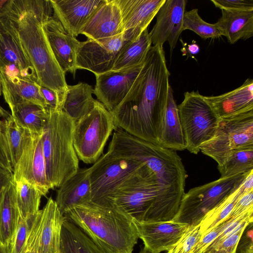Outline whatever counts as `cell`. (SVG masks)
Masks as SVG:
<instances>
[{
    "label": "cell",
    "instance_id": "cell-1",
    "mask_svg": "<svg viewBox=\"0 0 253 253\" xmlns=\"http://www.w3.org/2000/svg\"><path fill=\"white\" fill-rule=\"evenodd\" d=\"M169 76L163 46H151L129 91L111 112L116 127L159 145Z\"/></svg>",
    "mask_w": 253,
    "mask_h": 253
},
{
    "label": "cell",
    "instance_id": "cell-2",
    "mask_svg": "<svg viewBox=\"0 0 253 253\" xmlns=\"http://www.w3.org/2000/svg\"><path fill=\"white\" fill-rule=\"evenodd\" d=\"M7 16L16 24L38 84L56 91L63 108L68 86L65 73L56 61L42 26L46 19L53 16L50 0H12Z\"/></svg>",
    "mask_w": 253,
    "mask_h": 253
},
{
    "label": "cell",
    "instance_id": "cell-3",
    "mask_svg": "<svg viewBox=\"0 0 253 253\" xmlns=\"http://www.w3.org/2000/svg\"><path fill=\"white\" fill-rule=\"evenodd\" d=\"M180 204L144 162L116 189L109 200V207H115L139 222L173 220Z\"/></svg>",
    "mask_w": 253,
    "mask_h": 253
},
{
    "label": "cell",
    "instance_id": "cell-4",
    "mask_svg": "<svg viewBox=\"0 0 253 253\" xmlns=\"http://www.w3.org/2000/svg\"><path fill=\"white\" fill-rule=\"evenodd\" d=\"M64 216L77 225L104 253H132L138 236L132 219L115 207L92 203L75 206Z\"/></svg>",
    "mask_w": 253,
    "mask_h": 253
},
{
    "label": "cell",
    "instance_id": "cell-5",
    "mask_svg": "<svg viewBox=\"0 0 253 253\" xmlns=\"http://www.w3.org/2000/svg\"><path fill=\"white\" fill-rule=\"evenodd\" d=\"M107 151L144 162L169 192L181 202L185 194L187 175L182 160L175 151L142 140L117 128L114 130Z\"/></svg>",
    "mask_w": 253,
    "mask_h": 253
},
{
    "label": "cell",
    "instance_id": "cell-6",
    "mask_svg": "<svg viewBox=\"0 0 253 253\" xmlns=\"http://www.w3.org/2000/svg\"><path fill=\"white\" fill-rule=\"evenodd\" d=\"M48 111L42 139L47 178L54 189L74 175L79 165L73 145L75 122L63 111Z\"/></svg>",
    "mask_w": 253,
    "mask_h": 253
},
{
    "label": "cell",
    "instance_id": "cell-7",
    "mask_svg": "<svg viewBox=\"0 0 253 253\" xmlns=\"http://www.w3.org/2000/svg\"><path fill=\"white\" fill-rule=\"evenodd\" d=\"M116 128L111 112L96 100L93 108L75 122L73 145L79 160L85 164L94 163L103 154Z\"/></svg>",
    "mask_w": 253,
    "mask_h": 253
},
{
    "label": "cell",
    "instance_id": "cell-8",
    "mask_svg": "<svg viewBox=\"0 0 253 253\" xmlns=\"http://www.w3.org/2000/svg\"><path fill=\"white\" fill-rule=\"evenodd\" d=\"M177 109L186 149L197 154L201 145L214 136L219 118L198 91L185 92Z\"/></svg>",
    "mask_w": 253,
    "mask_h": 253
},
{
    "label": "cell",
    "instance_id": "cell-9",
    "mask_svg": "<svg viewBox=\"0 0 253 253\" xmlns=\"http://www.w3.org/2000/svg\"><path fill=\"white\" fill-rule=\"evenodd\" d=\"M249 172L220 177L190 189L185 193L173 220L189 226L200 224L208 212L240 187Z\"/></svg>",
    "mask_w": 253,
    "mask_h": 253
},
{
    "label": "cell",
    "instance_id": "cell-10",
    "mask_svg": "<svg viewBox=\"0 0 253 253\" xmlns=\"http://www.w3.org/2000/svg\"><path fill=\"white\" fill-rule=\"evenodd\" d=\"M143 164L134 158L113 154L108 151L89 167L91 187V203L109 207V200L116 189Z\"/></svg>",
    "mask_w": 253,
    "mask_h": 253
},
{
    "label": "cell",
    "instance_id": "cell-11",
    "mask_svg": "<svg viewBox=\"0 0 253 253\" xmlns=\"http://www.w3.org/2000/svg\"><path fill=\"white\" fill-rule=\"evenodd\" d=\"M235 149H253V110L219 119L214 136L200 147L202 153L217 164L228 152Z\"/></svg>",
    "mask_w": 253,
    "mask_h": 253
},
{
    "label": "cell",
    "instance_id": "cell-12",
    "mask_svg": "<svg viewBox=\"0 0 253 253\" xmlns=\"http://www.w3.org/2000/svg\"><path fill=\"white\" fill-rule=\"evenodd\" d=\"M126 41L124 33L98 40L80 42L76 54V67L95 76L112 70L118 54Z\"/></svg>",
    "mask_w": 253,
    "mask_h": 253
},
{
    "label": "cell",
    "instance_id": "cell-13",
    "mask_svg": "<svg viewBox=\"0 0 253 253\" xmlns=\"http://www.w3.org/2000/svg\"><path fill=\"white\" fill-rule=\"evenodd\" d=\"M42 136L33 135L12 172L14 181L23 180L33 184L45 196L52 187L47 178Z\"/></svg>",
    "mask_w": 253,
    "mask_h": 253
},
{
    "label": "cell",
    "instance_id": "cell-14",
    "mask_svg": "<svg viewBox=\"0 0 253 253\" xmlns=\"http://www.w3.org/2000/svg\"><path fill=\"white\" fill-rule=\"evenodd\" d=\"M143 64L95 76L93 93L110 112L113 111L126 97Z\"/></svg>",
    "mask_w": 253,
    "mask_h": 253
},
{
    "label": "cell",
    "instance_id": "cell-15",
    "mask_svg": "<svg viewBox=\"0 0 253 253\" xmlns=\"http://www.w3.org/2000/svg\"><path fill=\"white\" fill-rule=\"evenodd\" d=\"M17 68L25 78L37 82L35 71L22 45L14 21L6 16L0 18V69Z\"/></svg>",
    "mask_w": 253,
    "mask_h": 253
},
{
    "label": "cell",
    "instance_id": "cell-16",
    "mask_svg": "<svg viewBox=\"0 0 253 253\" xmlns=\"http://www.w3.org/2000/svg\"><path fill=\"white\" fill-rule=\"evenodd\" d=\"M187 2L185 0H165L156 15V22L149 33L152 44L163 46L164 43L168 42L170 51L172 52L183 32Z\"/></svg>",
    "mask_w": 253,
    "mask_h": 253
},
{
    "label": "cell",
    "instance_id": "cell-17",
    "mask_svg": "<svg viewBox=\"0 0 253 253\" xmlns=\"http://www.w3.org/2000/svg\"><path fill=\"white\" fill-rule=\"evenodd\" d=\"M138 238L152 253L169 251L181 238L189 226L174 220L139 222L133 220Z\"/></svg>",
    "mask_w": 253,
    "mask_h": 253
},
{
    "label": "cell",
    "instance_id": "cell-18",
    "mask_svg": "<svg viewBox=\"0 0 253 253\" xmlns=\"http://www.w3.org/2000/svg\"><path fill=\"white\" fill-rule=\"evenodd\" d=\"M166 0H116L121 12L126 41L137 38L156 16Z\"/></svg>",
    "mask_w": 253,
    "mask_h": 253
},
{
    "label": "cell",
    "instance_id": "cell-19",
    "mask_svg": "<svg viewBox=\"0 0 253 253\" xmlns=\"http://www.w3.org/2000/svg\"><path fill=\"white\" fill-rule=\"evenodd\" d=\"M43 29L58 65L66 73L75 77L76 71V54L79 41L68 33L53 16L46 19Z\"/></svg>",
    "mask_w": 253,
    "mask_h": 253
},
{
    "label": "cell",
    "instance_id": "cell-20",
    "mask_svg": "<svg viewBox=\"0 0 253 253\" xmlns=\"http://www.w3.org/2000/svg\"><path fill=\"white\" fill-rule=\"evenodd\" d=\"M53 16L76 37L94 13L106 0H50Z\"/></svg>",
    "mask_w": 253,
    "mask_h": 253
},
{
    "label": "cell",
    "instance_id": "cell-21",
    "mask_svg": "<svg viewBox=\"0 0 253 253\" xmlns=\"http://www.w3.org/2000/svg\"><path fill=\"white\" fill-rule=\"evenodd\" d=\"M124 33L122 18L116 0H106L82 28L80 34L98 40Z\"/></svg>",
    "mask_w": 253,
    "mask_h": 253
},
{
    "label": "cell",
    "instance_id": "cell-22",
    "mask_svg": "<svg viewBox=\"0 0 253 253\" xmlns=\"http://www.w3.org/2000/svg\"><path fill=\"white\" fill-rule=\"evenodd\" d=\"M219 119L253 110V80L247 79L239 87L217 96H204Z\"/></svg>",
    "mask_w": 253,
    "mask_h": 253
},
{
    "label": "cell",
    "instance_id": "cell-23",
    "mask_svg": "<svg viewBox=\"0 0 253 253\" xmlns=\"http://www.w3.org/2000/svg\"><path fill=\"white\" fill-rule=\"evenodd\" d=\"M58 188L55 201L63 215L75 206L91 203L89 168H79L74 175Z\"/></svg>",
    "mask_w": 253,
    "mask_h": 253
},
{
    "label": "cell",
    "instance_id": "cell-24",
    "mask_svg": "<svg viewBox=\"0 0 253 253\" xmlns=\"http://www.w3.org/2000/svg\"><path fill=\"white\" fill-rule=\"evenodd\" d=\"M1 93L9 108L17 104L33 103L47 109L40 85L32 79L7 76L0 72Z\"/></svg>",
    "mask_w": 253,
    "mask_h": 253
},
{
    "label": "cell",
    "instance_id": "cell-25",
    "mask_svg": "<svg viewBox=\"0 0 253 253\" xmlns=\"http://www.w3.org/2000/svg\"><path fill=\"white\" fill-rule=\"evenodd\" d=\"M221 16L214 24L229 43L253 37V10L221 9Z\"/></svg>",
    "mask_w": 253,
    "mask_h": 253
},
{
    "label": "cell",
    "instance_id": "cell-26",
    "mask_svg": "<svg viewBox=\"0 0 253 253\" xmlns=\"http://www.w3.org/2000/svg\"><path fill=\"white\" fill-rule=\"evenodd\" d=\"M42 211V224L39 253H59L61 228L65 216L51 197L48 199Z\"/></svg>",
    "mask_w": 253,
    "mask_h": 253
},
{
    "label": "cell",
    "instance_id": "cell-27",
    "mask_svg": "<svg viewBox=\"0 0 253 253\" xmlns=\"http://www.w3.org/2000/svg\"><path fill=\"white\" fill-rule=\"evenodd\" d=\"M159 145L174 151L186 149L184 136L171 86L169 88L162 132Z\"/></svg>",
    "mask_w": 253,
    "mask_h": 253
},
{
    "label": "cell",
    "instance_id": "cell-28",
    "mask_svg": "<svg viewBox=\"0 0 253 253\" xmlns=\"http://www.w3.org/2000/svg\"><path fill=\"white\" fill-rule=\"evenodd\" d=\"M94 89L85 83L67 86L62 111L75 122L89 112L96 100L92 97Z\"/></svg>",
    "mask_w": 253,
    "mask_h": 253
},
{
    "label": "cell",
    "instance_id": "cell-29",
    "mask_svg": "<svg viewBox=\"0 0 253 253\" xmlns=\"http://www.w3.org/2000/svg\"><path fill=\"white\" fill-rule=\"evenodd\" d=\"M19 213L13 180L5 189L0 203V242L9 249Z\"/></svg>",
    "mask_w": 253,
    "mask_h": 253
},
{
    "label": "cell",
    "instance_id": "cell-30",
    "mask_svg": "<svg viewBox=\"0 0 253 253\" xmlns=\"http://www.w3.org/2000/svg\"><path fill=\"white\" fill-rule=\"evenodd\" d=\"M151 44L147 28L136 39L125 42L111 71L121 70L143 64Z\"/></svg>",
    "mask_w": 253,
    "mask_h": 253
},
{
    "label": "cell",
    "instance_id": "cell-31",
    "mask_svg": "<svg viewBox=\"0 0 253 253\" xmlns=\"http://www.w3.org/2000/svg\"><path fill=\"white\" fill-rule=\"evenodd\" d=\"M59 253H104L77 225L65 217Z\"/></svg>",
    "mask_w": 253,
    "mask_h": 253
},
{
    "label": "cell",
    "instance_id": "cell-32",
    "mask_svg": "<svg viewBox=\"0 0 253 253\" xmlns=\"http://www.w3.org/2000/svg\"><path fill=\"white\" fill-rule=\"evenodd\" d=\"M15 122L21 127L34 134L41 135L49 116L48 110L33 103L14 105L10 108Z\"/></svg>",
    "mask_w": 253,
    "mask_h": 253
},
{
    "label": "cell",
    "instance_id": "cell-33",
    "mask_svg": "<svg viewBox=\"0 0 253 253\" xmlns=\"http://www.w3.org/2000/svg\"><path fill=\"white\" fill-rule=\"evenodd\" d=\"M217 164L220 178L247 173L253 169V149L231 150Z\"/></svg>",
    "mask_w": 253,
    "mask_h": 253
},
{
    "label": "cell",
    "instance_id": "cell-34",
    "mask_svg": "<svg viewBox=\"0 0 253 253\" xmlns=\"http://www.w3.org/2000/svg\"><path fill=\"white\" fill-rule=\"evenodd\" d=\"M3 121L13 169L21 157L25 148L35 134L20 126L11 114L4 119Z\"/></svg>",
    "mask_w": 253,
    "mask_h": 253
},
{
    "label": "cell",
    "instance_id": "cell-35",
    "mask_svg": "<svg viewBox=\"0 0 253 253\" xmlns=\"http://www.w3.org/2000/svg\"><path fill=\"white\" fill-rule=\"evenodd\" d=\"M17 204L20 214L24 218L31 219L40 211L42 196L34 185L25 181H14Z\"/></svg>",
    "mask_w": 253,
    "mask_h": 253
},
{
    "label": "cell",
    "instance_id": "cell-36",
    "mask_svg": "<svg viewBox=\"0 0 253 253\" xmlns=\"http://www.w3.org/2000/svg\"><path fill=\"white\" fill-rule=\"evenodd\" d=\"M246 193L241 184L235 191L208 212L200 223L201 237L225 219L231 213L238 199Z\"/></svg>",
    "mask_w": 253,
    "mask_h": 253
},
{
    "label": "cell",
    "instance_id": "cell-37",
    "mask_svg": "<svg viewBox=\"0 0 253 253\" xmlns=\"http://www.w3.org/2000/svg\"><path fill=\"white\" fill-rule=\"evenodd\" d=\"M190 30L203 39H217L221 33L214 24L206 22L198 14V9L194 8L185 11L183 16L182 31Z\"/></svg>",
    "mask_w": 253,
    "mask_h": 253
},
{
    "label": "cell",
    "instance_id": "cell-38",
    "mask_svg": "<svg viewBox=\"0 0 253 253\" xmlns=\"http://www.w3.org/2000/svg\"><path fill=\"white\" fill-rule=\"evenodd\" d=\"M42 224V211L40 210L31 219L29 234L21 253H39Z\"/></svg>",
    "mask_w": 253,
    "mask_h": 253
},
{
    "label": "cell",
    "instance_id": "cell-39",
    "mask_svg": "<svg viewBox=\"0 0 253 253\" xmlns=\"http://www.w3.org/2000/svg\"><path fill=\"white\" fill-rule=\"evenodd\" d=\"M201 237L200 224L189 226L181 238L167 253H191Z\"/></svg>",
    "mask_w": 253,
    "mask_h": 253
},
{
    "label": "cell",
    "instance_id": "cell-40",
    "mask_svg": "<svg viewBox=\"0 0 253 253\" xmlns=\"http://www.w3.org/2000/svg\"><path fill=\"white\" fill-rule=\"evenodd\" d=\"M31 219L25 218L19 213L17 226L10 246V253H22L29 234Z\"/></svg>",
    "mask_w": 253,
    "mask_h": 253
},
{
    "label": "cell",
    "instance_id": "cell-41",
    "mask_svg": "<svg viewBox=\"0 0 253 253\" xmlns=\"http://www.w3.org/2000/svg\"><path fill=\"white\" fill-rule=\"evenodd\" d=\"M241 215L238 216L231 217L228 216L217 226L211 230L204 236L201 237L200 240L192 249L191 253H202L226 228L235 221Z\"/></svg>",
    "mask_w": 253,
    "mask_h": 253
},
{
    "label": "cell",
    "instance_id": "cell-42",
    "mask_svg": "<svg viewBox=\"0 0 253 253\" xmlns=\"http://www.w3.org/2000/svg\"><path fill=\"white\" fill-rule=\"evenodd\" d=\"M249 224L242 226L226 238L221 244L212 248H207L202 253H236L239 240Z\"/></svg>",
    "mask_w": 253,
    "mask_h": 253
},
{
    "label": "cell",
    "instance_id": "cell-43",
    "mask_svg": "<svg viewBox=\"0 0 253 253\" xmlns=\"http://www.w3.org/2000/svg\"><path fill=\"white\" fill-rule=\"evenodd\" d=\"M0 166L13 170L3 120H0Z\"/></svg>",
    "mask_w": 253,
    "mask_h": 253
},
{
    "label": "cell",
    "instance_id": "cell-44",
    "mask_svg": "<svg viewBox=\"0 0 253 253\" xmlns=\"http://www.w3.org/2000/svg\"><path fill=\"white\" fill-rule=\"evenodd\" d=\"M211 1L221 10H253V0H211Z\"/></svg>",
    "mask_w": 253,
    "mask_h": 253
},
{
    "label": "cell",
    "instance_id": "cell-45",
    "mask_svg": "<svg viewBox=\"0 0 253 253\" xmlns=\"http://www.w3.org/2000/svg\"><path fill=\"white\" fill-rule=\"evenodd\" d=\"M253 210V190L242 195L237 201L229 216H238Z\"/></svg>",
    "mask_w": 253,
    "mask_h": 253
},
{
    "label": "cell",
    "instance_id": "cell-46",
    "mask_svg": "<svg viewBox=\"0 0 253 253\" xmlns=\"http://www.w3.org/2000/svg\"><path fill=\"white\" fill-rule=\"evenodd\" d=\"M236 253H253V222L246 227L238 243Z\"/></svg>",
    "mask_w": 253,
    "mask_h": 253
},
{
    "label": "cell",
    "instance_id": "cell-47",
    "mask_svg": "<svg viewBox=\"0 0 253 253\" xmlns=\"http://www.w3.org/2000/svg\"><path fill=\"white\" fill-rule=\"evenodd\" d=\"M40 90L46 102L48 110L62 111V105L56 91L41 85Z\"/></svg>",
    "mask_w": 253,
    "mask_h": 253
},
{
    "label": "cell",
    "instance_id": "cell-48",
    "mask_svg": "<svg viewBox=\"0 0 253 253\" xmlns=\"http://www.w3.org/2000/svg\"><path fill=\"white\" fill-rule=\"evenodd\" d=\"M13 181L12 171L0 166V203L5 189Z\"/></svg>",
    "mask_w": 253,
    "mask_h": 253
},
{
    "label": "cell",
    "instance_id": "cell-49",
    "mask_svg": "<svg viewBox=\"0 0 253 253\" xmlns=\"http://www.w3.org/2000/svg\"><path fill=\"white\" fill-rule=\"evenodd\" d=\"M180 41L183 44V48L181 49V51L183 52V53L185 52V54L189 55L190 56L199 53L200 51V48L199 45L196 43H192L191 44L187 45L186 43L183 42L181 40Z\"/></svg>",
    "mask_w": 253,
    "mask_h": 253
},
{
    "label": "cell",
    "instance_id": "cell-50",
    "mask_svg": "<svg viewBox=\"0 0 253 253\" xmlns=\"http://www.w3.org/2000/svg\"><path fill=\"white\" fill-rule=\"evenodd\" d=\"M12 0H0V18L7 15Z\"/></svg>",
    "mask_w": 253,
    "mask_h": 253
},
{
    "label": "cell",
    "instance_id": "cell-51",
    "mask_svg": "<svg viewBox=\"0 0 253 253\" xmlns=\"http://www.w3.org/2000/svg\"><path fill=\"white\" fill-rule=\"evenodd\" d=\"M10 114L0 105V118H2L4 120L9 117Z\"/></svg>",
    "mask_w": 253,
    "mask_h": 253
},
{
    "label": "cell",
    "instance_id": "cell-52",
    "mask_svg": "<svg viewBox=\"0 0 253 253\" xmlns=\"http://www.w3.org/2000/svg\"><path fill=\"white\" fill-rule=\"evenodd\" d=\"M0 253H10L9 248L3 246L0 242Z\"/></svg>",
    "mask_w": 253,
    "mask_h": 253
},
{
    "label": "cell",
    "instance_id": "cell-53",
    "mask_svg": "<svg viewBox=\"0 0 253 253\" xmlns=\"http://www.w3.org/2000/svg\"><path fill=\"white\" fill-rule=\"evenodd\" d=\"M139 253H152L144 247L142 248Z\"/></svg>",
    "mask_w": 253,
    "mask_h": 253
},
{
    "label": "cell",
    "instance_id": "cell-54",
    "mask_svg": "<svg viewBox=\"0 0 253 253\" xmlns=\"http://www.w3.org/2000/svg\"><path fill=\"white\" fill-rule=\"evenodd\" d=\"M1 85H0V95L1 94Z\"/></svg>",
    "mask_w": 253,
    "mask_h": 253
}]
</instances>
